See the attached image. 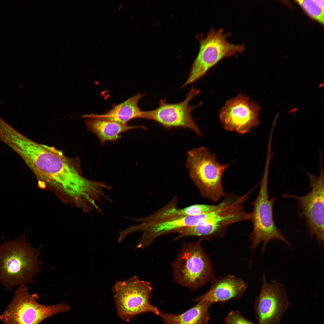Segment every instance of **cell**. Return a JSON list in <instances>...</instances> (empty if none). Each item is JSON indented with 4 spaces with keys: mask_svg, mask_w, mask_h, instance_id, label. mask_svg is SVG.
Wrapping results in <instances>:
<instances>
[{
    "mask_svg": "<svg viewBox=\"0 0 324 324\" xmlns=\"http://www.w3.org/2000/svg\"><path fill=\"white\" fill-rule=\"evenodd\" d=\"M6 144L32 172L39 187L52 190L65 202L77 206L91 195L95 182L82 176L77 158H69L54 147L38 143L17 130L9 134Z\"/></svg>",
    "mask_w": 324,
    "mask_h": 324,
    "instance_id": "1",
    "label": "cell"
},
{
    "mask_svg": "<svg viewBox=\"0 0 324 324\" xmlns=\"http://www.w3.org/2000/svg\"><path fill=\"white\" fill-rule=\"evenodd\" d=\"M40 248L30 247L25 235L0 244V284L10 289L14 286L32 282L39 271L38 257Z\"/></svg>",
    "mask_w": 324,
    "mask_h": 324,
    "instance_id": "2",
    "label": "cell"
},
{
    "mask_svg": "<svg viewBox=\"0 0 324 324\" xmlns=\"http://www.w3.org/2000/svg\"><path fill=\"white\" fill-rule=\"evenodd\" d=\"M270 164H265L264 171L260 182V190L256 198L250 204L253 207L250 212L253 229L249 235L251 242L250 249L253 255L258 246L263 242L261 254L265 251L268 242L277 239L284 242L290 249L292 246L283 233L275 224L273 216V208L275 197L270 199L268 192V176Z\"/></svg>",
    "mask_w": 324,
    "mask_h": 324,
    "instance_id": "3",
    "label": "cell"
},
{
    "mask_svg": "<svg viewBox=\"0 0 324 324\" xmlns=\"http://www.w3.org/2000/svg\"><path fill=\"white\" fill-rule=\"evenodd\" d=\"M186 166L202 196L215 202L226 194L222 179L230 164H221L214 154L205 147L192 149L187 154Z\"/></svg>",
    "mask_w": 324,
    "mask_h": 324,
    "instance_id": "4",
    "label": "cell"
},
{
    "mask_svg": "<svg viewBox=\"0 0 324 324\" xmlns=\"http://www.w3.org/2000/svg\"><path fill=\"white\" fill-rule=\"evenodd\" d=\"M202 240L184 243L172 264L176 281L192 291L214 278L212 262L201 245Z\"/></svg>",
    "mask_w": 324,
    "mask_h": 324,
    "instance_id": "5",
    "label": "cell"
},
{
    "mask_svg": "<svg viewBox=\"0 0 324 324\" xmlns=\"http://www.w3.org/2000/svg\"><path fill=\"white\" fill-rule=\"evenodd\" d=\"M112 289L117 315L121 319L128 321L147 312L158 316L160 311L150 302L153 288L149 282L134 276L116 281Z\"/></svg>",
    "mask_w": 324,
    "mask_h": 324,
    "instance_id": "6",
    "label": "cell"
},
{
    "mask_svg": "<svg viewBox=\"0 0 324 324\" xmlns=\"http://www.w3.org/2000/svg\"><path fill=\"white\" fill-rule=\"evenodd\" d=\"M224 30L220 28L215 31L212 27L206 37L200 39L199 52L188 77L181 88L197 81L224 58L242 52L244 50V44H235L227 41L226 38L231 33H224Z\"/></svg>",
    "mask_w": 324,
    "mask_h": 324,
    "instance_id": "7",
    "label": "cell"
},
{
    "mask_svg": "<svg viewBox=\"0 0 324 324\" xmlns=\"http://www.w3.org/2000/svg\"><path fill=\"white\" fill-rule=\"evenodd\" d=\"M36 293L30 294L26 286H17L14 297L0 320L5 324H39L47 318L64 312L62 303L44 305L38 302Z\"/></svg>",
    "mask_w": 324,
    "mask_h": 324,
    "instance_id": "8",
    "label": "cell"
},
{
    "mask_svg": "<svg viewBox=\"0 0 324 324\" xmlns=\"http://www.w3.org/2000/svg\"><path fill=\"white\" fill-rule=\"evenodd\" d=\"M322 161L320 159V172L318 177L307 172L310 189L308 194L302 196L290 194L287 193L281 194L284 197L293 198L298 200L300 218H304L310 238H315L319 244L323 243L324 239V175Z\"/></svg>",
    "mask_w": 324,
    "mask_h": 324,
    "instance_id": "9",
    "label": "cell"
},
{
    "mask_svg": "<svg viewBox=\"0 0 324 324\" xmlns=\"http://www.w3.org/2000/svg\"><path fill=\"white\" fill-rule=\"evenodd\" d=\"M251 193V191L249 190L245 194L238 196L225 206L220 214L207 223L177 230L176 232L179 234L176 239L191 236H200L202 239L207 240L221 238L227 228L233 224L250 220V213L245 210L244 205Z\"/></svg>",
    "mask_w": 324,
    "mask_h": 324,
    "instance_id": "10",
    "label": "cell"
},
{
    "mask_svg": "<svg viewBox=\"0 0 324 324\" xmlns=\"http://www.w3.org/2000/svg\"><path fill=\"white\" fill-rule=\"evenodd\" d=\"M200 92L192 86L183 101L171 104L166 102V99L160 101L158 107L155 110L141 111L137 118L155 121L167 128L182 127L191 129L199 136L202 135L200 128L191 115L192 111L202 104L191 106L190 100Z\"/></svg>",
    "mask_w": 324,
    "mask_h": 324,
    "instance_id": "11",
    "label": "cell"
},
{
    "mask_svg": "<svg viewBox=\"0 0 324 324\" xmlns=\"http://www.w3.org/2000/svg\"><path fill=\"white\" fill-rule=\"evenodd\" d=\"M262 280L254 307L256 320L258 324H280L290 305L284 285L274 280L268 283L264 273Z\"/></svg>",
    "mask_w": 324,
    "mask_h": 324,
    "instance_id": "12",
    "label": "cell"
},
{
    "mask_svg": "<svg viewBox=\"0 0 324 324\" xmlns=\"http://www.w3.org/2000/svg\"><path fill=\"white\" fill-rule=\"evenodd\" d=\"M260 108L247 96L239 94L226 101L219 114V118L225 130L244 134L260 123Z\"/></svg>",
    "mask_w": 324,
    "mask_h": 324,
    "instance_id": "13",
    "label": "cell"
},
{
    "mask_svg": "<svg viewBox=\"0 0 324 324\" xmlns=\"http://www.w3.org/2000/svg\"><path fill=\"white\" fill-rule=\"evenodd\" d=\"M248 285L242 279L230 274L211 281L209 290L204 295L192 300L194 302L207 301L212 304L224 302L229 300L239 298L244 293Z\"/></svg>",
    "mask_w": 324,
    "mask_h": 324,
    "instance_id": "14",
    "label": "cell"
},
{
    "mask_svg": "<svg viewBox=\"0 0 324 324\" xmlns=\"http://www.w3.org/2000/svg\"><path fill=\"white\" fill-rule=\"evenodd\" d=\"M85 123L88 130L97 136L101 145L107 141H115L118 140L121 137L120 134L127 131L139 128H145L142 126H130L97 118H86Z\"/></svg>",
    "mask_w": 324,
    "mask_h": 324,
    "instance_id": "15",
    "label": "cell"
},
{
    "mask_svg": "<svg viewBox=\"0 0 324 324\" xmlns=\"http://www.w3.org/2000/svg\"><path fill=\"white\" fill-rule=\"evenodd\" d=\"M144 95V94L139 92L124 101L115 105L103 114H85L81 117L86 118H102L122 124H127V122L132 119L137 118L141 111L138 106V103Z\"/></svg>",
    "mask_w": 324,
    "mask_h": 324,
    "instance_id": "16",
    "label": "cell"
},
{
    "mask_svg": "<svg viewBox=\"0 0 324 324\" xmlns=\"http://www.w3.org/2000/svg\"><path fill=\"white\" fill-rule=\"evenodd\" d=\"M212 304L207 301H201L193 307L180 314L160 311L158 316L164 324H207L209 319L208 309Z\"/></svg>",
    "mask_w": 324,
    "mask_h": 324,
    "instance_id": "17",
    "label": "cell"
},
{
    "mask_svg": "<svg viewBox=\"0 0 324 324\" xmlns=\"http://www.w3.org/2000/svg\"><path fill=\"white\" fill-rule=\"evenodd\" d=\"M199 214V209L197 204L182 209L172 206L161 209L151 216L141 218L142 223L154 222L171 220L188 216L196 215Z\"/></svg>",
    "mask_w": 324,
    "mask_h": 324,
    "instance_id": "18",
    "label": "cell"
},
{
    "mask_svg": "<svg viewBox=\"0 0 324 324\" xmlns=\"http://www.w3.org/2000/svg\"><path fill=\"white\" fill-rule=\"evenodd\" d=\"M296 1L310 17L324 25V0H298Z\"/></svg>",
    "mask_w": 324,
    "mask_h": 324,
    "instance_id": "19",
    "label": "cell"
},
{
    "mask_svg": "<svg viewBox=\"0 0 324 324\" xmlns=\"http://www.w3.org/2000/svg\"><path fill=\"white\" fill-rule=\"evenodd\" d=\"M225 324H255L244 316L238 310L231 311L225 318Z\"/></svg>",
    "mask_w": 324,
    "mask_h": 324,
    "instance_id": "20",
    "label": "cell"
}]
</instances>
